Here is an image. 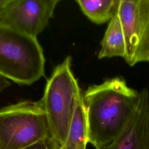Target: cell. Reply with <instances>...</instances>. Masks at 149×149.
<instances>
[{
    "label": "cell",
    "mask_w": 149,
    "mask_h": 149,
    "mask_svg": "<svg viewBox=\"0 0 149 149\" xmlns=\"http://www.w3.org/2000/svg\"><path fill=\"white\" fill-rule=\"evenodd\" d=\"M139 94L122 77L88 87L83 94L88 143L95 148L110 144L128 121Z\"/></svg>",
    "instance_id": "cell-1"
},
{
    "label": "cell",
    "mask_w": 149,
    "mask_h": 149,
    "mask_svg": "<svg viewBox=\"0 0 149 149\" xmlns=\"http://www.w3.org/2000/svg\"><path fill=\"white\" fill-rule=\"evenodd\" d=\"M67 56L54 69L39 101L47 118L52 139L59 147L65 144L79 96L82 91Z\"/></svg>",
    "instance_id": "cell-2"
},
{
    "label": "cell",
    "mask_w": 149,
    "mask_h": 149,
    "mask_svg": "<svg viewBox=\"0 0 149 149\" xmlns=\"http://www.w3.org/2000/svg\"><path fill=\"white\" fill-rule=\"evenodd\" d=\"M43 49L37 38L0 22V76L30 85L44 75Z\"/></svg>",
    "instance_id": "cell-3"
},
{
    "label": "cell",
    "mask_w": 149,
    "mask_h": 149,
    "mask_svg": "<svg viewBox=\"0 0 149 149\" xmlns=\"http://www.w3.org/2000/svg\"><path fill=\"white\" fill-rule=\"evenodd\" d=\"M51 138L40 101H22L0 109V147L23 149Z\"/></svg>",
    "instance_id": "cell-4"
},
{
    "label": "cell",
    "mask_w": 149,
    "mask_h": 149,
    "mask_svg": "<svg viewBox=\"0 0 149 149\" xmlns=\"http://www.w3.org/2000/svg\"><path fill=\"white\" fill-rule=\"evenodd\" d=\"M59 0H10L0 22L37 38L48 26Z\"/></svg>",
    "instance_id": "cell-5"
},
{
    "label": "cell",
    "mask_w": 149,
    "mask_h": 149,
    "mask_svg": "<svg viewBox=\"0 0 149 149\" xmlns=\"http://www.w3.org/2000/svg\"><path fill=\"white\" fill-rule=\"evenodd\" d=\"M95 149H149V91L143 88L133 113L118 136Z\"/></svg>",
    "instance_id": "cell-6"
},
{
    "label": "cell",
    "mask_w": 149,
    "mask_h": 149,
    "mask_svg": "<svg viewBox=\"0 0 149 149\" xmlns=\"http://www.w3.org/2000/svg\"><path fill=\"white\" fill-rule=\"evenodd\" d=\"M117 14L124 34L127 63L133 66L136 64V57L140 38L139 0H119Z\"/></svg>",
    "instance_id": "cell-7"
},
{
    "label": "cell",
    "mask_w": 149,
    "mask_h": 149,
    "mask_svg": "<svg viewBox=\"0 0 149 149\" xmlns=\"http://www.w3.org/2000/svg\"><path fill=\"white\" fill-rule=\"evenodd\" d=\"M126 44L119 16L116 13L109 21L101 42L98 59L120 56L125 59Z\"/></svg>",
    "instance_id": "cell-8"
},
{
    "label": "cell",
    "mask_w": 149,
    "mask_h": 149,
    "mask_svg": "<svg viewBox=\"0 0 149 149\" xmlns=\"http://www.w3.org/2000/svg\"><path fill=\"white\" fill-rule=\"evenodd\" d=\"M87 125L83 93L79 96L69 133L63 149H86Z\"/></svg>",
    "instance_id": "cell-9"
},
{
    "label": "cell",
    "mask_w": 149,
    "mask_h": 149,
    "mask_svg": "<svg viewBox=\"0 0 149 149\" xmlns=\"http://www.w3.org/2000/svg\"><path fill=\"white\" fill-rule=\"evenodd\" d=\"M76 2L89 20L100 24L109 22L115 16L119 0H77Z\"/></svg>",
    "instance_id": "cell-10"
},
{
    "label": "cell",
    "mask_w": 149,
    "mask_h": 149,
    "mask_svg": "<svg viewBox=\"0 0 149 149\" xmlns=\"http://www.w3.org/2000/svg\"><path fill=\"white\" fill-rule=\"evenodd\" d=\"M140 38L136 64L149 61V0H139Z\"/></svg>",
    "instance_id": "cell-11"
},
{
    "label": "cell",
    "mask_w": 149,
    "mask_h": 149,
    "mask_svg": "<svg viewBox=\"0 0 149 149\" xmlns=\"http://www.w3.org/2000/svg\"><path fill=\"white\" fill-rule=\"evenodd\" d=\"M59 147L51 138L42 140L23 149H58Z\"/></svg>",
    "instance_id": "cell-12"
},
{
    "label": "cell",
    "mask_w": 149,
    "mask_h": 149,
    "mask_svg": "<svg viewBox=\"0 0 149 149\" xmlns=\"http://www.w3.org/2000/svg\"><path fill=\"white\" fill-rule=\"evenodd\" d=\"M10 85V83L6 79L0 76V93Z\"/></svg>",
    "instance_id": "cell-13"
},
{
    "label": "cell",
    "mask_w": 149,
    "mask_h": 149,
    "mask_svg": "<svg viewBox=\"0 0 149 149\" xmlns=\"http://www.w3.org/2000/svg\"><path fill=\"white\" fill-rule=\"evenodd\" d=\"M10 0H0V18L3 15Z\"/></svg>",
    "instance_id": "cell-14"
},
{
    "label": "cell",
    "mask_w": 149,
    "mask_h": 149,
    "mask_svg": "<svg viewBox=\"0 0 149 149\" xmlns=\"http://www.w3.org/2000/svg\"><path fill=\"white\" fill-rule=\"evenodd\" d=\"M58 149H63V148H62V147H59V148H58Z\"/></svg>",
    "instance_id": "cell-15"
},
{
    "label": "cell",
    "mask_w": 149,
    "mask_h": 149,
    "mask_svg": "<svg viewBox=\"0 0 149 149\" xmlns=\"http://www.w3.org/2000/svg\"><path fill=\"white\" fill-rule=\"evenodd\" d=\"M0 149H1V147H0Z\"/></svg>",
    "instance_id": "cell-16"
}]
</instances>
